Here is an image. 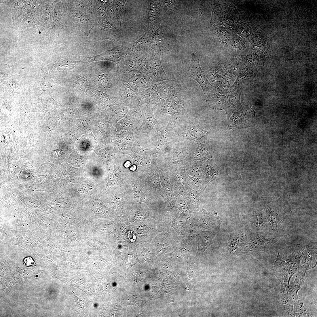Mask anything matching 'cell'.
<instances>
[{
    "label": "cell",
    "mask_w": 317,
    "mask_h": 317,
    "mask_svg": "<svg viewBox=\"0 0 317 317\" xmlns=\"http://www.w3.org/2000/svg\"><path fill=\"white\" fill-rule=\"evenodd\" d=\"M281 203L271 202L266 210L265 219L269 235L278 238L287 232L291 224L290 213Z\"/></svg>",
    "instance_id": "cell-1"
},
{
    "label": "cell",
    "mask_w": 317,
    "mask_h": 317,
    "mask_svg": "<svg viewBox=\"0 0 317 317\" xmlns=\"http://www.w3.org/2000/svg\"><path fill=\"white\" fill-rule=\"evenodd\" d=\"M185 75L197 81L202 88L205 96H208L212 85L206 77L201 68L199 59L195 53L192 54L191 63Z\"/></svg>",
    "instance_id": "cell-2"
},
{
    "label": "cell",
    "mask_w": 317,
    "mask_h": 317,
    "mask_svg": "<svg viewBox=\"0 0 317 317\" xmlns=\"http://www.w3.org/2000/svg\"><path fill=\"white\" fill-rule=\"evenodd\" d=\"M155 85L161 98L178 103H182L183 98L182 90L175 81L168 80Z\"/></svg>",
    "instance_id": "cell-3"
},
{
    "label": "cell",
    "mask_w": 317,
    "mask_h": 317,
    "mask_svg": "<svg viewBox=\"0 0 317 317\" xmlns=\"http://www.w3.org/2000/svg\"><path fill=\"white\" fill-rule=\"evenodd\" d=\"M199 240L198 249L204 252L215 241V234L211 231H202L197 235Z\"/></svg>",
    "instance_id": "cell-4"
},
{
    "label": "cell",
    "mask_w": 317,
    "mask_h": 317,
    "mask_svg": "<svg viewBox=\"0 0 317 317\" xmlns=\"http://www.w3.org/2000/svg\"><path fill=\"white\" fill-rule=\"evenodd\" d=\"M11 71L9 68L2 69L1 70V81L3 82L8 80L11 76Z\"/></svg>",
    "instance_id": "cell-5"
},
{
    "label": "cell",
    "mask_w": 317,
    "mask_h": 317,
    "mask_svg": "<svg viewBox=\"0 0 317 317\" xmlns=\"http://www.w3.org/2000/svg\"><path fill=\"white\" fill-rule=\"evenodd\" d=\"M136 229L138 233L141 234H145L149 230L148 228L146 225H143L138 226Z\"/></svg>",
    "instance_id": "cell-6"
},
{
    "label": "cell",
    "mask_w": 317,
    "mask_h": 317,
    "mask_svg": "<svg viewBox=\"0 0 317 317\" xmlns=\"http://www.w3.org/2000/svg\"><path fill=\"white\" fill-rule=\"evenodd\" d=\"M24 265L28 267H32L35 265V263L33 259L30 257L25 258L24 261Z\"/></svg>",
    "instance_id": "cell-7"
},
{
    "label": "cell",
    "mask_w": 317,
    "mask_h": 317,
    "mask_svg": "<svg viewBox=\"0 0 317 317\" xmlns=\"http://www.w3.org/2000/svg\"><path fill=\"white\" fill-rule=\"evenodd\" d=\"M133 280L137 282H141L143 278V275L141 272H137L135 273L133 276Z\"/></svg>",
    "instance_id": "cell-8"
},
{
    "label": "cell",
    "mask_w": 317,
    "mask_h": 317,
    "mask_svg": "<svg viewBox=\"0 0 317 317\" xmlns=\"http://www.w3.org/2000/svg\"><path fill=\"white\" fill-rule=\"evenodd\" d=\"M61 218L64 221L69 223H72L73 221L70 216H68V215H66L65 214H62Z\"/></svg>",
    "instance_id": "cell-9"
},
{
    "label": "cell",
    "mask_w": 317,
    "mask_h": 317,
    "mask_svg": "<svg viewBox=\"0 0 317 317\" xmlns=\"http://www.w3.org/2000/svg\"><path fill=\"white\" fill-rule=\"evenodd\" d=\"M128 234L129 239L131 242H134L136 239V236L132 231H129Z\"/></svg>",
    "instance_id": "cell-10"
}]
</instances>
